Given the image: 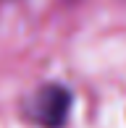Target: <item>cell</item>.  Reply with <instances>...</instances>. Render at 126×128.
<instances>
[{
	"label": "cell",
	"instance_id": "6da1fadb",
	"mask_svg": "<svg viewBox=\"0 0 126 128\" xmlns=\"http://www.w3.org/2000/svg\"><path fill=\"white\" fill-rule=\"evenodd\" d=\"M71 89H66L63 84H45L34 92V97L26 104V112L42 128H63L71 112Z\"/></svg>",
	"mask_w": 126,
	"mask_h": 128
}]
</instances>
